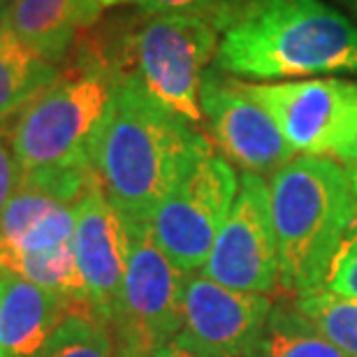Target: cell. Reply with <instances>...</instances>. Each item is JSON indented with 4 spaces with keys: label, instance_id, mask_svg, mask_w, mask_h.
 Returning <instances> with one entry per match:
<instances>
[{
    "label": "cell",
    "instance_id": "cell-15",
    "mask_svg": "<svg viewBox=\"0 0 357 357\" xmlns=\"http://www.w3.org/2000/svg\"><path fill=\"white\" fill-rule=\"evenodd\" d=\"M102 14L96 0H12L0 14L28 49L54 66L68 63L75 42Z\"/></svg>",
    "mask_w": 357,
    "mask_h": 357
},
{
    "label": "cell",
    "instance_id": "cell-27",
    "mask_svg": "<svg viewBox=\"0 0 357 357\" xmlns=\"http://www.w3.org/2000/svg\"><path fill=\"white\" fill-rule=\"evenodd\" d=\"M96 3L102 7V10H107V7H119V5H128V3L139 5V0H96Z\"/></svg>",
    "mask_w": 357,
    "mask_h": 357
},
{
    "label": "cell",
    "instance_id": "cell-20",
    "mask_svg": "<svg viewBox=\"0 0 357 357\" xmlns=\"http://www.w3.org/2000/svg\"><path fill=\"white\" fill-rule=\"evenodd\" d=\"M292 302L339 351L357 357V299L318 288Z\"/></svg>",
    "mask_w": 357,
    "mask_h": 357
},
{
    "label": "cell",
    "instance_id": "cell-6",
    "mask_svg": "<svg viewBox=\"0 0 357 357\" xmlns=\"http://www.w3.org/2000/svg\"><path fill=\"white\" fill-rule=\"evenodd\" d=\"M128 232L130 253L107 327L130 357H153L178 334L188 274L162 253L149 223L128 225Z\"/></svg>",
    "mask_w": 357,
    "mask_h": 357
},
{
    "label": "cell",
    "instance_id": "cell-24",
    "mask_svg": "<svg viewBox=\"0 0 357 357\" xmlns=\"http://www.w3.org/2000/svg\"><path fill=\"white\" fill-rule=\"evenodd\" d=\"M337 160L344 162V165L351 169V174L355 176V181H357V132L351 137V142H348V144L337 153Z\"/></svg>",
    "mask_w": 357,
    "mask_h": 357
},
{
    "label": "cell",
    "instance_id": "cell-14",
    "mask_svg": "<svg viewBox=\"0 0 357 357\" xmlns=\"http://www.w3.org/2000/svg\"><path fill=\"white\" fill-rule=\"evenodd\" d=\"M75 309H86V306H79L68 297L3 271L0 357H38Z\"/></svg>",
    "mask_w": 357,
    "mask_h": 357
},
{
    "label": "cell",
    "instance_id": "cell-8",
    "mask_svg": "<svg viewBox=\"0 0 357 357\" xmlns=\"http://www.w3.org/2000/svg\"><path fill=\"white\" fill-rule=\"evenodd\" d=\"M239 86L269 112L295 153L337 158L357 132V82L337 77L278 84L239 79Z\"/></svg>",
    "mask_w": 357,
    "mask_h": 357
},
{
    "label": "cell",
    "instance_id": "cell-25",
    "mask_svg": "<svg viewBox=\"0 0 357 357\" xmlns=\"http://www.w3.org/2000/svg\"><path fill=\"white\" fill-rule=\"evenodd\" d=\"M153 357H197V355H192L190 351H185V348L174 344V341H169L167 346H162L160 351H155Z\"/></svg>",
    "mask_w": 357,
    "mask_h": 357
},
{
    "label": "cell",
    "instance_id": "cell-4",
    "mask_svg": "<svg viewBox=\"0 0 357 357\" xmlns=\"http://www.w3.org/2000/svg\"><path fill=\"white\" fill-rule=\"evenodd\" d=\"M121 77L75 47L59 82L17 114L7 132L24 178H89L100 126Z\"/></svg>",
    "mask_w": 357,
    "mask_h": 357
},
{
    "label": "cell",
    "instance_id": "cell-21",
    "mask_svg": "<svg viewBox=\"0 0 357 357\" xmlns=\"http://www.w3.org/2000/svg\"><path fill=\"white\" fill-rule=\"evenodd\" d=\"M248 0H139L149 14H185L209 21L220 33L239 17Z\"/></svg>",
    "mask_w": 357,
    "mask_h": 357
},
{
    "label": "cell",
    "instance_id": "cell-16",
    "mask_svg": "<svg viewBox=\"0 0 357 357\" xmlns=\"http://www.w3.org/2000/svg\"><path fill=\"white\" fill-rule=\"evenodd\" d=\"M61 75V66L28 49L0 17V121L17 116Z\"/></svg>",
    "mask_w": 357,
    "mask_h": 357
},
{
    "label": "cell",
    "instance_id": "cell-19",
    "mask_svg": "<svg viewBox=\"0 0 357 357\" xmlns=\"http://www.w3.org/2000/svg\"><path fill=\"white\" fill-rule=\"evenodd\" d=\"M38 357H130L112 330L89 309H75L63 320Z\"/></svg>",
    "mask_w": 357,
    "mask_h": 357
},
{
    "label": "cell",
    "instance_id": "cell-2",
    "mask_svg": "<svg viewBox=\"0 0 357 357\" xmlns=\"http://www.w3.org/2000/svg\"><path fill=\"white\" fill-rule=\"evenodd\" d=\"M213 68L262 84L357 75V26L327 0H248L220 33Z\"/></svg>",
    "mask_w": 357,
    "mask_h": 357
},
{
    "label": "cell",
    "instance_id": "cell-13",
    "mask_svg": "<svg viewBox=\"0 0 357 357\" xmlns=\"http://www.w3.org/2000/svg\"><path fill=\"white\" fill-rule=\"evenodd\" d=\"M96 178L42 181L24 178L0 213V246L17 251H54L73 244L77 202Z\"/></svg>",
    "mask_w": 357,
    "mask_h": 357
},
{
    "label": "cell",
    "instance_id": "cell-11",
    "mask_svg": "<svg viewBox=\"0 0 357 357\" xmlns=\"http://www.w3.org/2000/svg\"><path fill=\"white\" fill-rule=\"evenodd\" d=\"M271 306L274 302L267 295L230 290L199 271L188 274L174 344L197 357H248Z\"/></svg>",
    "mask_w": 357,
    "mask_h": 357
},
{
    "label": "cell",
    "instance_id": "cell-17",
    "mask_svg": "<svg viewBox=\"0 0 357 357\" xmlns=\"http://www.w3.org/2000/svg\"><path fill=\"white\" fill-rule=\"evenodd\" d=\"M248 357H351L297 309L292 299L274 302L260 339Z\"/></svg>",
    "mask_w": 357,
    "mask_h": 357
},
{
    "label": "cell",
    "instance_id": "cell-28",
    "mask_svg": "<svg viewBox=\"0 0 357 357\" xmlns=\"http://www.w3.org/2000/svg\"><path fill=\"white\" fill-rule=\"evenodd\" d=\"M10 3H12V0H0V14H3L7 7H10Z\"/></svg>",
    "mask_w": 357,
    "mask_h": 357
},
{
    "label": "cell",
    "instance_id": "cell-9",
    "mask_svg": "<svg viewBox=\"0 0 357 357\" xmlns=\"http://www.w3.org/2000/svg\"><path fill=\"white\" fill-rule=\"evenodd\" d=\"M199 274L239 292L269 297L278 290V248L265 176L241 174L234 204Z\"/></svg>",
    "mask_w": 357,
    "mask_h": 357
},
{
    "label": "cell",
    "instance_id": "cell-10",
    "mask_svg": "<svg viewBox=\"0 0 357 357\" xmlns=\"http://www.w3.org/2000/svg\"><path fill=\"white\" fill-rule=\"evenodd\" d=\"M199 109L213 144L244 172L274 174L295 158L265 107L241 91L239 79L216 68H206L202 77Z\"/></svg>",
    "mask_w": 357,
    "mask_h": 357
},
{
    "label": "cell",
    "instance_id": "cell-3",
    "mask_svg": "<svg viewBox=\"0 0 357 357\" xmlns=\"http://www.w3.org/2000/svg\"><path fill=\"white\" fill-rule=\"evenodd\" d=\"M278 288L290 299L323 288L357 213V181L330 155H299L269 178Z\"/></svg>",
    "mask_w": 357,
    "mask_h": 357
},
{
    "label": "cell",
    "instance_id": "cell-7",
    "mask_svg": "<svg viewBox=\"0 0 357 357\" xmlns=\"http://www.w3.org/2000/svg\"><path fill=\"white\" fill-rule=\"evenodd\" d=\"M239 178L223 155L206 144L155 209L151 234L183 274H197L227 220Z\"/></svg>",
    "mask_w": 357,
    "mask_h": 357
},
{
    "label": "cell",
    "instance_id": "cell-12",
    "mask_svg": "<svg viewBox=\"0 0 357 357\" xmlns=\"http://www.w3.org/2000/svg\"><path fill=\"white\" fill-rule=\"evenodd\" d=\"M73 248L93 316L107 323L123 283L130 232L98 183L77 202Z\"/></svg>",
    "mask_w": 357,
    "mask_h": 357
},
{
    "label": "cell",
    "instance_id": "cell-26",
    "mask_svg": "<svg viewBox=\"0 0 357 357\" xmlns=\"http://www.w3.org/2000/svg\"><path fill=\"white\" fill-rule=\"evenodd\" d=\"M334 3H337L339 7H344L348 17L357 21V0H334Z\"/></svg>",
    "mask_w": 357,
    "mask_h": 357
},
{
    "label": "cell",
    "instance_id": "cell-23",
    "mask_svg": "<svg viewBox=\"0 0 357 357\" xmlns=\"http://www.w3.org/2000/svg\"><path fill=\"white\" fill-rule=\"evenodd\" d=\"M19 183H21L19 162L12 153L10 139L0 135V213H3L7 202H10L12 195L17 192Z\"/></svg>",
    "mask_w": 357,
    "mask_h": 357
},
{
    "label": "cell",
    "instance_id": "cell-18",
    "mask_svg": "<svg viewBox=\"0 0 357 357\" xmlns=\"http://www.w3.org/2000/svg\"><path fill=\"white\" fill-rule=\"evenodd\" d=\"M0 269L89 309L73 244L54 248V251H17V248L0 246Z\"/></svg>",
    "mask_w": 357,
    "mask_h": 357
},
{
    "label": "cell",
    "instance_id": "cell-5",
    "mask_svg": "<svg viewBox=\"0 0 357 357\" xmlns=\"http://www.w3.org/2000/svg\"><path fill=\"white\" fill-rule=\"evenodd\" d=\"M220 31L209 21L185 14L121 17L77 38L86 52L107 63L119 77H135L151 96L192 128L202 123L199 89L216 56Z\"/></svg>",
    "mask_w": 357,
    "mask_h": 357
},
{
    "label": "cell",
    "instance_id": "cell-22",
    "mask_svg": "<svg viewBox=\"0 0 357 357\" xmlns=\"http://www.w3.org/2000/svg\"><path fill=\"white\" fill-rule=\"evenodd\" d=\"M323 288L337 292V295L357 299V213L344 241H341L339 251L334 253L330 262Z\"/></svg>",
    "mask_w": 357,
    "mask_h": 357
},
{
    "label": "cell",
    "instance_id": "cell-29",
    "mask_svg": "<svg viewBox=\"0 0 357 357\" xmlns=\"http://www.w3.org/2000/svg\"><path fill=\"white\" fill-rule=\"evenodd\" d=\"M0 285H3V269H0Z\"/></svg>",
    "mask_w": 357,
    "mask_h": 357
},
{
    "label": "cell",
    "instance_id": "cell-1",
    "mask_svg": "<svg viewBox=\"0 0 357 357\" xmlns=\"http://www.w3.org/2000/svg\"><path fill=\"white\" fill-rule=\"evenodd\" d=\"M209 144L135 77H121L91 155L96 183L128 225L151 223L192 158Z\"/></svg>",
    "mask_w": 357,
    "mask_h": 357
}]
</instances>
